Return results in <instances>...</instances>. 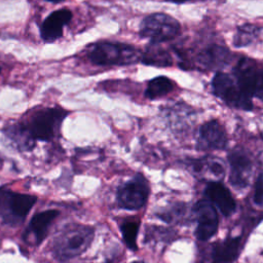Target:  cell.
<instances>
[{
	"instance_id": "16",
	"label": "cell",
	"mask_w": 263,
	"mask_h": 263,
	"mask_svg": "<svg viewBox=\"0 0 263 263\" xmlns=\"http://www.w3.org/2000/svg\"><path fill=\"white\" fill-rule=\"evenodd\" d=\"M240 236H229L213 246L212 263H234L241 249Z\"/></svg>"
},
{
	"instance_id": "28",
	"label": "cell",
	"mask_w": 263,
	"mask_h": 263,
	"mask_svg": "<svg viewBox=\"0 0 263 263\" xmlns=\"http://www.w3.org/2000/svg\"><path fill=\"white\" fill-rule=\"evenodd\" d=\"M0 72H1V68H0Z\"/></svg>"
},
{
	"instance_id": "15",
	"label": "cell",
	"mask_w": 263,
	"mask_h": 263,
	"mask_svg": "<svg viewBox=\"0 0 263 263\" xmlns=\"http://www.w3.org/2000/svg\"><path fill=\"white\" fill-rule=\"evenodd\" d=\"M204 194L209 200L220 210L224 217H229L235 212V199L228 188L225 187L221 182L211 181L204 189Z\"/></svg>"
},
{
	"instance_id": "26",
	"label": "cell",
	"mask_w": 263,
	"mask_h": 263,
	"mask_svg": "<svg viewBox=\"0 0 263 263\" xmlns=\"http://www.w3.org/2000/svg\"><path fill=\"white\" fill-rule=\"evenodd\" d=\"M132 263H146V262H144V261H134Z\"/></svg>"
},
{
	"instance_id": "9",
	"label": "cell",
	"mask_w": 263,
	"mask_h": 263,
	"mask_svg": "<svg viewBox=\"0 0 263 263\" xmlns=\"http://www.w3.org/2000/svg\"><path fill=\"white\" fill-rule=\"evenodd\" d=\"M197 227L195 230L196 237L201 241H206L218 230L219 218L214 204L208 199L198 200L193 209Z\"/></svg>"
},
{
	"instance_id": "21",
	"label": "cell",
	"mask_w": 263,
	"mask_h": 263,
	"mask_svg": "<svg viewBox=\"0 0 263 263\" xmlns=\"http://www.w3.org/2000/svg\"><path fill=\"white\" fill-rule=\"evenodd\" d=\"M140 229V221L138 220H126L120 225V231L122 238L126 247L132 251H137V236Z\"/></svg>"
},
{
	"instance_id": "2",
	"label": "cell",
	"mask_w": 263,
	"mask_h": 263,
	"mask_svg": "<svg viewBox=\"0 0 263 263\" xmlns=\"http://www.w3.org/2000/svg\"><path fill=\"white\" fill-rule=\"evenodd\" d=\"M95 236L88 225L68 224L53 238L52 252L60 260H69L85 252Z\"/></svg>"
},
{
	"instance_id": "7",
	"label": "cell",
	"mask_w": 263,
	"mask_h": 263,
	"mask_svg": "<svg viewBox=\"0 0 263 263\" xmlns=\"http://www.w3.org/2000/svg\"><path fill=\"white\" fill-rule=\"evenodd\" d=\"M211 84L213 93L227 106L246 111L253 109L252 99L240 90L233 76L223 72H217Z\"/></svg>"
},
{
	"instance_id": "4",
	"label": "cell",
	"mask_w": 263,
	"mask_h": 263,
	"mask_svg": "<svg viewBox=\"0 0 263 263\" xmlns=\"http://www.w3.org/2000/svg\"><path fill=\"white\" fill-rule=\"evenodd\" d=\"M232 71L240 90L249 98H257L263 102V64L252 58L241 57Z\"/></svg>"
},
{
	"instance_id": "24",
	"label": "cell",
	"mask_w": 263,
	"mask_h": 263,
	"mask_svg": "<svg viewBox=\"0 0 263 263\" xmlns=\"http://www.w3.org/2000/svg\"><path fill=\"white\" fill-rule=\"evenodd\" d=\"M166 1H168V2H173V3H178V4H180V3H184V2H187V1H189V0H166Z\"/></svg>"
},
{
	"instance_id": "17",
	"label": "cell",
	"mask_w": 263,
	"mask_h": 263,
	"mask_svg": "<svg viewBox=\"0 0 263 263\" xmlns=\"http://www.w3.org/2000/svg\"><path fill=\"white\" fill-rule=\"evenodd\" d=\"M141 62L144 65L166 68L173 65V58L167 49L162 47L160 43L151 42L146 46L143 54L141 55Z\"/></svg>"
},
{
	"instance_id": "5",
	"label": "cell",
	"mask_w": 263,
	"mask_h": 263,
	"mask_svg": "<svg viewBox=\"0 0 263 263\" xmlns=\"http://www.w3.org/2000/svg\"><path fill=\"white\" fill-rule=\"evenodd\" d=\"M37 197L0 188V220L9 226L22 224L33 208Z\"/></svg>"
},
{
	"instance_id": "11",
	"label": "cell",
	"mask_w": 263,
	"mask_h": 263,
	"mask_svg": "<svg viewBox=\"0 0 263 263\" xmlns=\"http://www.w3.org/2000/svg\"><path fill=\"white\" fill-rule=\"evenodd\" d=\"M231 61V51L226 46L217 43L202 47L195 55V63L201 70H222Z\"/></svg>"
},
{
	"instance_id": "19",
	"label": "cell",
	"mask_w": 263,
	"mask_h": 263,
	"mask_svg": "<svg viewBox=\"0 0 263 263\" xmlns=\"http://www.w3.org/2000/svg\"><path fill=\"white\" fill-rule=\"evenodd\" d=\"M261 33V28L254 24H245L236 29L233 36V45L237 48L245 47L255 42Z\"/></svg>"
},
{
	"instance_id": "8",
	"label": "cell",
	"mask_w": 263,
	"mask_h": 263,
	"mask_svg": "<svg viewBox=\"0 0 263 263\" xmlns=\"http://www.w3.org/2000/svg\"><path fill=\"white\" fill-rule=\"evenodd\" d=\"M149 195V184L141 175L137 174L121 185L117 190V202L120 208L135 211L145 205Z\"/></svg>"
},
{
	"instance_id": "1",
	"label": "cell",
	"mask_w": 263,
	"mask_h": 263,
	"mask_svg": "<svg viewBox=\"0 0 263 263\" xmlns=\"http://www.w3.org/2000/svg\"><path fill=\"white\" fill-rule=\"evenodd\" d=\"M68 112L62 108H42L22 122L7 128V137L21 149L31 150L36 141H50L60 129Z\"/></svg>"
},
{
	"instance_id": "10",
	"label": "cell",
	"mask_w": 263,
	"mask_h": 263,
	"mask_svg": "<svg viewBox=\"0 0 263 263\" xmlns=\"http://www.w3.org/2000/svg\"><path fill=\"white\" fill-rule=\"evenodd\" d=\"M228 162L230 165L229 181L231 185L238 189L248 187L253 166L249 154L240 148L233 149L228 154Z\"/></svg>"
},
{
	"instance_id": "13",
	"label": "cell",
	"mask_w": 263,
	"mask_h": 263,
	"mask_svg": "<svg viewBox=\"0 0 263 263\" xmlns=\"http://www.w3.org/2000/svg\"><path fill=\"white\" fill-rule=\"evenodd\" d=\"M58 215L59 211L47 210L33 216L24 232V240L31 246L41 243L46 237L49 227Z\"/></svg>"
},
{
	"instance_id": "22",
	"label": "cell",
	"mask_w": 263,
	"mask_h": 263,
	"mask_svg": "<svg viewBox=\"0 0 263 263\" xmlns=\"http://www.w3.org/2000/svg\"><path fill=\"white\" fill-rule=\"evenodd\" d=\"M183 208H184V204L177 203V204H175L173 206H170L166 210H162L161 212H159L158 217L161 220L170 223V222L174 221L175 219H177V217H180L182 215Z\"/></svg>"
},
{
	"instance_id": "3",
	"label": "cell",
	"mask_w": 263,
	"mask_h": 263,
	"mask_svg": "<svg viewBox=\"0 0 263 263\" xmlns=\"http://www.w3.org/2000/svg\"><path fill=\"white\" fill-rule=\"evenodd\" d=\"M88 60L97 66H127L141 60L136 47L125 43L99 41L87 49Z\"/></svg>"
},
{
	"instance_id": "6",
	"label": "cell",
	"mask_w": 263,
	"mask_h": 263,
	"mask_svg": "<svg viewBox=\"0 0 263 263\" xmlns=\"http://www.w3.org/2000/svg\"><path fill=\"white\" fill-rule=\"evenodd\" d=\"M181 33L180 23L170 14L156 12L144 17L140 24L139 34L151 42L161 43L175 39Z\"/></svg>"
},
{
	"instance_id": "18",
	"label": "cell",
	"mask_w": 263,
	"mask_h": 263,
	"mask_svg": "<svg viewBox=\"0 0 263 263\" xmlns=\"http://www.w3.org/2000/svg\"><path fill=\"white\" fill-rule=\"evenodd\" d=\"M174 87L175 83L172 79L165 76H157L149 80L144 95L147 99L155 100L157 98L167 95L174 89Z\"/></svg>"
},
{
	"instance_id": "25",
	"label": "cell",
	"mask_w": 263,
	"mask_h": 263,
	"mask_svg": "<svg viewBox=\"0 0 263 263\" xmlns=\"http://www.w3.org/2000/svg\"><path fill=\"white\" fill-rule=\"evenodd\" d=\"M48 2H51V3H60V2H63L65 0H46Z\"/></svg>"
},
{
	"instance_id": "23",
	"label": "cell",
	"mask_w": 263,
	"mask_h": 263,
	"mask_svg": "<svg viewBox=\"0 0 263 263\" xmlns=\"http://www.w3.org/2000/svg\"><path fill=\"white\" fill-rule=\"evenodd\" d=\"M253 199L256 204L263 205V172H261L257 177Z\"/></svg>"
},
{
	"instance_id": "27",
	"label": "cell",
	"mask_w": 263,
	"mask_h": 263,
	"mask_svg": "<svg viewBox=\"0 0 263 263\" xmlns=\"http://www.w3.org/2000/svg\"><path fill=\"white\" fill-rule=\"evenodd\" d=\"M1 164H2V159L0 158V166H1Z\"/></svg>"
},
{
	"instance_id": "20",
	"label": "cell",
	"mask_w": 263,
	"mask_h": 263,
	"mask_svg": "<svg viewBox=\"0 0 263 263\" xmlns=\"http://www.w3.org/2000/svg\"><path fill=\"white\" fill-rule=\"evenodd\" d=\"M193 168L195 172L198 173L208 172L213 178L216 179V181L221 180L225 175V168L223 163L220 161V159H217L215 157H206L194 161Z\"/></svg>"
},
{
	"instance_id": "14",
	"label": "cell",
	"mask_w": 263,
	"mask_h": 263,
	"mask_svg": "<svg viewBox=\"0 0 263 263\" xmlns=\"http://www.w3.org/2000/svg\"><path fill=\"white\" fill-rule=\"evenodd\" d=\"M72 12L67 9H59L51 12L40 27V36L45 42H53L62 37L63 29L72 20Z\"/></svg>"
},
{
	"instance_id": "12",
	"label": "cell",
	"mask_w": 263,
	"mask_h": 263,
	"mask_svg": "<svg viewBox=\"0 0 263 263\" xmlns=\"http://www.w3.org/2000/svg\"><path fill=\"white\" fill-rule=\"evenodd\" d=\"M227 145V135L223 125L216 119L203 123L199 128L197 148L200 150H219Z\"/></svg>"
}]
</instances>
